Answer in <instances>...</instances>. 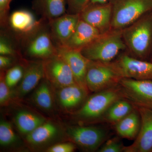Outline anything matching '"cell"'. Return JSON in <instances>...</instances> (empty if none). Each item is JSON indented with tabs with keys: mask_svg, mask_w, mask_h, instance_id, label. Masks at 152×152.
Wrapping results in <instances>:
<instances>
[{
	"mask_svg": "<svg viewBox=\"0 0 152 152\" xmlns=\"http://www.w3.org/2000/svg\"><path fill=\"white\" fill-rule=\"evenodd\" d=\"M126 49L134 58L145 60L152 51V10L122 30Z\"/></svg>",
	"mask_w": 152,
	"mask_h": 152,
	"instance_id": "cell-1",
	"label": "cell"
},
{
	"mask_svg": "<svg viewBox=\"0 0 152 152\" xmlns=\"http://www.w3.org/2000/svg\"><path fill=\"white\" fill-rule=\"evenodd\" d=\"M126 49L122 30L111 29L107 32L101 34L80 51L88 60L107 63L114 61L121 52Z\"/></svg>",
	"mask_w": 152,
	"mask_h": 152,
	"instance_id": "cell-2",
	"label": "cell"
},
{
	"mask_svg": "<svg viewBox=\"0 0 152 152\" xmlns=\"http://www.w3.org/2000/svg\"><path fill=\"white\" fill-rule=\"evenodd\" d=\"M112 29L123 30L152 10V0H110Z\"/></svg>",
	"mask_w": 152,
	"mask_h": 152,
	"instance_id": "cell-3",
	"label": "cell"
},
{
	"mask_svg": "<svg viewBox=\"0 0 152 152\" xmlns=\"http://www.w3.org/2000/svg\"><path fill=\"white\" fill-rule=\"evenodd\" d=\"M95 93L75 113V117L79 121L97 119L106 113L114 103L124 98L118 86Z\"/></svg>",
	"mask_w": 152,
	"mask_h": 152,
	"instance_id": "cell-4",
	"label": "cell"
},
{
	"mask_svg": "<svg viewBox=\"0 0 152 152\" xmlns=\"http://www.w3.org/2000/svg\"><path fill=\"white\" fill-rule=\"evenodd\" d=\"M28 35L22 38V45L26 54L35 58L45 60L57 54L49 27L43 24Z\"/></svg>",
	"mask_w": 152,
	"mask_h": 152,
	"instance_id": "cell-5",
	"label": "cell"
},
{
	"mask_svg": "<svg viewBox=\"0 0 152 152\" xmlns=\"http://www.w3.org/2000/svg\"><path fill=\"white\" fill-rule=\"evenodd\" d=\"M121 79L110 62L89 61L86 79L88 91L96 93L117 86Z\"/></svg>",
	"mask_w": 152,
	"mask_h": 152,
	"instance_id": "cell-6",
	"label": "cell"
},
{
	"mask_svg": "<svg viewBox=\"0 0 152 152\" xmlns=\"http://www.w3.org/2000/svg\"><path fill=\"white\" fill-rule=\"evenodd\" d=\"M118 86L124 99L135 107L152 109V80L123 78Z\"/></svg>",
	"mask_w": 152,
	"mask_h": 152,
	"instance_id": "cell-7",
	"label": "cell"
},
{
	"mask_svg": "<svg viewBox=\"0 0 152 152\" xmlns=\"http://www.w3.org/2000/svg\"><path fill=\"white\" fill-rule=\"evenodd\" d=\"M111 62L119 75L123 78L152 80V62L139 59L122 53Z\"/></svg>",
	"mask_w": 152,
	"mask_h": 152,
	"instance_id": "cell-8",
	"label": "cell"
},
{
	"mask_svg": "<svg viewBox=\"0 0 152 152\" xmlns=\"http://www.w3.org/2000/svg\"><path fill=\"white\" fill-rule=\"evenodd\" d=\"M43 61L45 78L55 89L76 83L69 65L59 55L57 54Z\"/></svg>",
	"mask_w": 152,
	"mask_h": 152,
	"instance_id": "cell-9",
	"label": "cell"
},
{
	"mask_svg": "<svg viewBox=\"0 0 152 152\" xmlns=\"http://www.w3.org/2000/svg\"><path fill=\"white\" fill-rule=\"evenodd\" d=\"M66 130L67 137L86 151L96 150L106 137V133L102 129L95 127L69 126Z\"/></svg>",
	"mask_w": 152,
	"mask_h": 152,
	"instance_id": "cell-10",
	"label": "cell"
},
{
	"mask_svg": "<svg viewBox=\"0 0 152 152\" xmlns=\"http://www.w3.org/2000/svg\"><path fill=\"white\" fill-rule=\"evenodd\" d=\"M80 18L89 24L101 34L112 29V7L110 2L104 4L89 3L80 14Z\"/></svg>",
	"mask_w": 152,
	"mask_h": 152,
	"instance_id": "cell-11",
	"label": "cell"
},
{
	"mask_svg": "<svg viewBox=\"0 0 152 152\" xmlns=\"http://www.w3.org/2000/svg\"><path fill=\"white\" fill-rule=\"evenodd\" d=\"M136 108L140 118V131L134 142L130 145L124 147V151H152V109L142 107H136Z\"/></svg>",
	"mask_w": 152,
	"mask_h": 152,
	"instance_id": "cell-12",
	"label": "cell"
},
{
	"mask_svg": "<svg viewBox=\"0 0 152 152\" xmlns=\"http://www.w3.org/2000/svg\"><path fill=\"white\" fill-rule=\"evenodd\" d=\"M57 54L67 63L77 84L88 91L86 85V75L89 60L82 54L80 50L71 49L65 46H57Z\"/></svg>",
	"mask_w": 152,
	"mask_h": 152,
	"instance_id": "cell-13",
	"label": "cell"
},
{
	"mask_svg": "<svg viewBox=\"0 0 152 152\" xmlns=\"http://www.w3.org/2000/svg\"><path fill=\"white\" fill-rule=\"evenodd\" d=\"M80 20V14L68 13L48 21L50 32L56 46L66 45Z\"/></svg>",
	"mask_w": 152,
	"mask_h": 152,
	"instance_id": "cell-14",
	"label": "cell"
},
{
	"mask_svg": "<svg viewBox=\"0 0 152 152\" xmlns=\"http://www.w3.org/2000/svg\"><path fill=\"white\" fill-rule=\"evenodd\" d=\"M63 134L62 130L58 125L46 121L26 136V140L32 148L42 149L50 147V144H53L61 138Z\"/></svg>",
	"mask_w": 152,
	"mask_h": 152,
	"instance_id": "cell-15",
	"label": "cell"
},
{
	"mask_svg": "<svg viewBox=\"0 0 152 152\" xmlns=\"http://www.w3.org/2000/svg\"><path fill=\"white\" fill-rule=\"evenodd\" d=\"M45 77L43 61L29 62L24 67L23 76L13 96L23 97L35 88Z\"/></svg>",
	"mask_w": 152,
	"mask_h": 152,
	"instance_id": "cell-16",
	"label": "cell"
},
{
	"mask_svg": "<svg viewBox=\"0 0 152 152\" xmlns=\"http://www.w3.org/2000/svg\"><path fill=\"white\" fill-rule=\"evenodd\" d=\"M56 90L57 102L61 107L67 111L72 110L83 103L88 91L77 83Z\"/></svg>",
	"mask_w": 152,
	"mask_h": 152,
	"instance_id": "cell-17",
	"label": "cell"
},
{
	"mask_svg": "<svg viewBox=\"0 0 152 152\" xmlns=\"http://www.w3.org/2000/svg\"><path fill=\"white\" fill-rule=\"evenodd\" d=\"M101 34L99 30L80 18L75 31L64 46L80 50Z\"/></svg>",
	"mask_w": 152,
	"mask_h": 152,
	"instance_id": "cell-18",
	"label": "cell"
},
{
	"mask_svg": "<svg viewBox=\"0 0 152 152\" xmlns=\"http://www.w3.org/2000/svg\"><path fill=\"white\" fill-rule=\"evenodd\" d=\"M41 22L37 21L30 11L19 10L15 11L9 16L8 25L11 29L22 39L33 32Z\"/></svg>",
	"mask_w": 152,
	"mask_h": 152,
	"instance_id": "cell-19",
	"label": "cell"
},
{
	"mask_svg": "<svg viewBox=\"0 0 152 152\" xmlns=\"http://www.w3.org/2000/svg\"><path fill=\"white\" fill-rule=\"evenodd\" d=\"M46 121L40 115L26 110L19 111L14 117V122L18 130L26 136Z\"/></svg>",
	"mask_w": 152,
	"mask_h": 152,
	"instance_id": "cell-20",
	"label": "cell"
},
{
	"mask_svg": "<svg viewBox=\"0 0 152 152\" xmlns=\"http://www.w3.org/2000/svg\"><path fill=\"white\" fill-rule=\"evenodd\" d=\"M34 103L39 108L45 111L52 110L54 105L53 86L46 78L41 81L33 94Z\"/></svg>",
	"mask_w": 152,
	"mask_h": 152,
	"instance_id": "cell-21",
	"label": "cell"
},
{
	"mask_svg": "<svg viewBox=\"0 0 152 152\" xmlns=\"http://www.w3.org/2000/svg\"><path fill=\"white\" fill-rule=\"evenodd\" d=\"M67 0H34L35 8L48 21L66 14Z\"/></svg>",
	"mask_w": 152,
	"mask_h": 152,
	"instance_id": "cell-22",
	"label": "cell"
},
{
	"mask_svg": "<svg viewBox=\"0 0 152 152\" xmlns=\"http://www.w3.org/2000/svg\"><path fill=\"white\" fill-rule=\"evenodd\" d=\"M140 127L138 112L132 110L126 116L116 123L115 130L119 135L124 138L135 139Z\"/></svg>",
	"mask_w": 152,
	"mask_h": 152,
	"instance_id": "cell-23",
	"label": "cell"
},
{
	"mask_svg": "<svg viewBox=\"0 0 152 152\" xmlns=\"http://www.w3.org/2000/svg\"><path fill=\"white\" fill-rule=\"evenodd\" d=\"M132 104L129 101L120 99L117 101L106 113L107 120L110 122L117 123L126 116L132 111Z\"/></svg>",
	"mask_w": 152,
	"mask_h": 152,
	"instance_id": "cell-24",
	"label": "cell"
},
{
	"mask_svg": "<svg viewBox=\"0 0 152 152\" xmlns=\"http://www.w3.org/2000/svg\"><path fill=\"white\" fill-rule=\"evenodd\" d=\"M18 138L12 125L8 122L1 120L0 122V145L1 147L13 146L18 142Z\"/></svg>",
	"mask_w": 152,
	"mask_h": 152,
	"instance_id": "cell-25",
	"label": "cell"
},
{
	"mask_svg": "<svg viewBox=\"0 0 152 152\" xmlns=\"http://www.w3.org/2000/svg\"><path fill=\"white\" fill-rule=\"evenodd\" d=\"M24 67L17 64L12 66L5 73L4 79L6 84L12 88L20 82L24 75Z\"/></svg>",
	"mask_w": 152,
	"mask_h": 152,
	"instance_id": "cell-26",
	"label": "cell"
},
{
	"mask_svg": "<svg viewBox=\"0 0 152 152\" xmlns=\"http://www.w3.org/2000/svg\"><path fill=\"white\" fill-rule=\"evenodd\" d=\"M17 49L9 36L2 33L0 37V55L15 57L18 54Z\"/></svg>",
	"mask_w": 152,
	"mask_h": 152,
	"instance_id": "cell-27",
	"label": "cell"
},
{
	"mask_svg": "<svg viewBox=\"0 0 152 152\" xmlns=\"http://www.w3.org/2000/svg\"><path fill=\"white\" fill-rule=\"evenodd\" d=\"M5 73L2 71L0 76V104L5 105L8 103L12 97V92L6 84L4 79Z\"/></svg>",
	"mask_w": 152,
	"mask_h": 152,
	"instance_id": "cell-28",
	"label": "cell"
},
{
	"mask_svg": "<svg viewBox=\"0 0 152 152\" xmlns=\"http://www.w3.org/2000/svg\"><path fill=\"white\" fill-rule=\"evenodd\" d=\"M69 13L80 14L88 6L90 0H67Z\"/></svg>",
	"mask_w": 152,
	"mask_h": 152,
	"instance_id": "cell-29",
	"label": "cell"
},
{
	"mask_svg": "<svg viewBox=\"0 0 152 152\" xmlns=\"http://www.w3.org/2000/svg\"><path fill=\"white\" fill-rule=\"evenodd\" d=\"M12 0H0V22L2 27L8 25L9 12Z\"/></svg>",
	"mask_w": 152,
	"mask_h": 152,
	"instance_id": "cell-30",
	"label": "cell"
},
{
	"mask_svg": "<svg viewBox=\"0 0 152 152\" xmlns=\"http://www.w3.org/2000/svg\"><path fill=\"white\" fill-rule=\"evenodd\" d=\"M75 146L72 142L57 143L49 147L46 149L48 152H72Z\"/></svg>",
	"mask_w": 152,
	"mask_h": 152,
	"instance_id": "cell-31",
	"label": "cell"
},
{
	"mask_svg": "<svg viewBox=\"0 0 152 152\" xmlns=\"http://www.w3.org/2000/svg\"><path fill=\"white\" fill-rule=\"evenodd\" d=\"M124 147L121 143L113 139L106 142L99 152H121L124 151Z\"/></svg>",
	"mask_w": 152,
	"mask_h": 152,
	"instance_id": "cell-32",
	"label": "cell"
},
{
	"mask_svg": "<svg viewBox=\"0 0 152 152\" xmlns=\"http://www.w3.org/2000/svg\"><path fill=\"white\" fill-rule=\"evenodd\" d=\"M14 58L15 57L0 55V69L1 70L3 71L12 67L11 66H13V64Z\"/></svg>",
	"mask_w": 152,
	"mask_h": 152,
	"instance_id": "cell-33",
	"label": "cell"
},
{
	"mask_svg": "<svg viewBox=\"0 0 152 152\" xmlns=\"http://www.w3.org/2000/svg\"><path fill=\"white\" fill-rule=\"evenodd\" d=\"M110 1V0H90L89 3H91V4H104V3L108 2Z\"/></svg>",
	"mask_w": 152,
	"mask_h": 152,
	"instance_id": "cell-34",
	"label": "cell"
},
{
	"mask_svg": "<svg viewBox=\"0 0 152 152\" xmlns=\"http://www.w3.org/2000/svg\"><path fill=\"white\" fill-rule=\"evenodd\" d=\"M151 62H152V56H151Z\"/></svg>",
	"mask_w": 152,
	"mask_h": 152,
	"instance_id": "cell-35",
	"label": "cell"
}]
</instances>
